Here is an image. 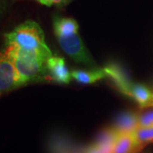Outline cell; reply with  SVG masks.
I'll return each mask as SVG.
<instances>
[{"label": "cell", "instance_id": "obj_4", "mask_svg": "<svg viewBox=\"0 0 153 153\" xmlns=\"http://www.w3.org/2000/svg\"><path fill=\"white\" fill-rule=\"evenodd\" d=\"M60 48L76 63L95 68L96 64L89 55L78 32L55 36Z\"/></svg>", "mask_w": 153, "mask_h": 153}, {"label": "cell", "instance_id": "obj_8", "mask_svg": "<svg viewBox=\"0 0 153 153\" xmlns=\"http://www.w3.org/2000/svg\"><path fill=\"white\" fill-rule=\"evenodd\" d=\"M142 149L137 144L134 133L123 134H119L112 153H140Z\"/></svg>", "mask_w": 153, "mask_h": 153}, {"label": "cell", "instance_id": "obj_2", "mask_svg": "<svg viewBox=\"0 0 153 153\" xmlns=\"http://www.w3.org/2000/svg\"><path fill=\"white\" fill-rule=\"evenodd\" d=\"M5 45H12L17 49L36 53L49 58L52 52L45 42L44 33L38 23L28 20L17 26L4 36Z\"/></svg>", "mask_w": 153, "mask_h": 153}, {"label": "cell", "instance_id": "obj_15", "mask_svg": "<svg viewBox=\"0 0 153 153\" xmlns=\"http://www.w3.org/2000/svg\"><path fill=\"white\" fill-rule=\"evenodd\" d=\"M140 153H152L151 150H146V151H143V152H140Z\"/></svg>", "mask_w": 153, "mask_h": 153}, {"label": "cell", "instance_id": "obj_12", "mask_svg": "<svg viewBox=\"0 0 153 153\" xmlns=\"http://www.w3.org/2000/svg\"><path fill=\"white\" fill-rule=\"evenodd\" d=\"M139 126L140 128L153 127V108L139 114Z\"/></svg>", "mask_w": 153, "mask_h": 153}, {"label": "cell", "instance_id": "obj_7", "mask_svg": "<svg viewBox=\"0 0 153 153\" xmlns=\"http://www.w3.org/2000/svg\"><path fill=\"white\" fill-rule=\"evenodd\" d=\"M139 114L134 111H124L118 115L112 127L119 134H133L140 128Z\"/></svg>", "mask_w": 153, "mask_h": 153}, {"label": "cell", "instance_id": "obj_13", "mask_svg": "<svg viewBox=\"0 0 153 153\" xmlns=\"http://www.w3.org/2000/svg\"><path fill=\"white\" fill-rule=\"evenodd\" d=\"M84 153H112V151L93 142L85 149Z\"/></svg>", "mask_w": 153, "mask_h": 153}, {"label": "cell", "instance_id": "obj_1", "mask_svg": "<svg viewBox=\"0 0 153 153\" xmlns=\"http://www.w3.org/2000/svg\"><path fill=\"white\" fill-rule=\"evenodd\" d=\"M6 52L10 55L16 66L20 87L33 82L49 81L47 60L42 55L23 51L12 45H5Z\"/></svg>", "mask_w": 153, "mask_h": 153}, {"label": "cell", "instance_id": "obj_14", "mask_svg": "<svg viewBox=\"0 0 153 153\" xmlns=\"http://www.w3.org/2000/svg\"><path fill=\"white\" fill-rule=\"evenodd\" d=\"M35 1H37L43 5L49 6V7H51V6L61 7V6L66 5L72 0H35Z\"/></svg>", "mask_w": 153, "mask_h": 153}, {"label": "cell", "instance_id": "obj_9", "mask_svg": "<svg viewBox=\"0 0 153 153\" xmlns=\"http://www.w3.org/2000/svg\"><path fill=\"white\" fill-rule=\"evenodd\" d=\"M71 76L76 82L83 84H91L106 77L104 68H93L92 70H73Z\"/></svg>", "mask_w": 153, "mask_h": 153}, {"label": "cell", "instance_id": "obj_5", "mask_svg": "<svg viewBox=\"0 0 153 153\" xmlns=\"http://www.w3.org/2000/svg\"><path fill=\"white\" fill-rule=\"evenodd\" d=\"M20 87L19 76L14 61L5 50L0 59V92L1 94L9 93Z\"/></svg>", "mask_w": 153, "mask_h": 153}, {"label": "cell", "instance_id": "obj_6", "mask_svg": "<svg viewBox=\"0 0 153 153\" xmlns=\"http://www.w3.org/2000/svg\"><path fill=\"white\" fill-rule=\"evenodd\" d=\"M49 81L60 84H68L72 79L71 71L66 66L65 60L57 55H51L47 60Z\"/></svg>", "mask_w": 153, "mask_h": 153}, {"label": "cell", "instance_id": "obj_10", "mask_svg": "<svg viewBox=\"0 0 153 153\" xmlns=\"http://www.w3.org/2000/svg\"><path fill=\"white\" fill-rule=\"evenodd\" d=\"M78 23L72 18L55 16L53 17V30L55 36L78 32Z\"/></svg>", "mask_w": 153, "mask_h": 153}, {"label": "cell", "instance_id": "obj_11", "mask_svg": "<svg viewBox=\"0 0 153 153\" xmlns=\"http://www.w3.org/2000/svg\"><path fill=\"white\" fill-rule=\"evenodd\" d=\"M134 137L137 144L144 148L146 145L153 142V127L139 128L134 132Z\"/></svg>", "mask_w": 153, "mask_h": 153}, {"label": "cell", "instance_id": "obj_3", "mask_svg": "<svg viewBox=\"0 0 153 153\" xmlns=\"http://www.w3.org/2000/svg\"><path fill=\"white\" fill-rule=\"evenodd\" d=\"M104 69L106 77H109L118 91L133 99L141 109L153 108V89L142 83L132 82L115 64L108 65Z\"/></svg>", "mask_w": 153, "mask_h": 153}]
</instances>
